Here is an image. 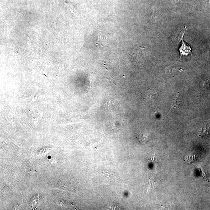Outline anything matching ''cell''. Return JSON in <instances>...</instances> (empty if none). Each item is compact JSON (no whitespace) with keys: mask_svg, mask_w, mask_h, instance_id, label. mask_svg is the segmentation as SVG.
<instances>
[{"mask_svg":"<svg viewBox=\"0 0 210 210\" xmlns=\"http://www.w3.org/2000/svg\"><path fill=\"white\" fill-rule=\"evenodd\" d=\"M99 173L100 175H103L105 178H107L109 180H110L112 182H115L116 181H117L118 178L115 176V175H113L111 172L107 170H100Z\"/></svg>","mask_w":210,"mask_h":210,"instance_id":"1","label":"cell"},{"mask_svg":"<svg viewBox=\"0 0 210 210\" xmlns=\"http://www.w3.org/2000/svg\"><path fill=\"white\" fill-rule=\"evenodd\" d=\"M197 158L195 155L194 154H192V155H188L186 157L184 160L186 162L190 164V163L195 162L197 160Z\"/></svg>","mask_w":210,"mask_h":210,"instance_id":"2","label":"cell"},{"mask_svg":"<svg viewBox=\"0 0 210 210\" xmlns=\"http://www.w3.org/2000/svg\"><path fill=\"white\" fill-rule=\"evenodd\" d=\"M106 40V39H105L104 37H103V36H100L99 37L98 41L97 42L99 43V45H103V43H105Z\"/></svg>","mask_w":210,"mask_h":210,"instance_id":"3","label":"cell"},{"mask_svg":"<svg viewBox=\"0 0 210 210\" xmlns=\"http://www.w3.org/2000/svg\"><path fill=\"white\" fill-rule=\"evenodd\" d=\"M108 103L109 105H106V106H107V107H108L109 109H112V108H113V107H114V104L113 103H112V102H111V103Z\"/></svg>","mask_w":210,"mask_h":210,"instance_id":"4","label":"cell"},{"mask_svg":"<svg viewBox=\"0 0 210 210\" xmlns=\"http://www.w3.org/2000/svg\"><path fill=\"white\" fill-rule=\"evenodd\" d=\"M181 0H173V1L174 2H179V1H180Z\"/></svg>","mask_w":210,"mask_h":210,"instance_id":"5","label":"cell"},{"mask_svg":"<svg viewBox=\"0 0 210 210\" xmlns=\"http://www.w3.org/2000/svg\"><path fill=\"white\" fill-rule=\"evenodd\" d=\"M210 2V0H208V1H207V3H209Z\"/></svg>","mask_w":210,"mask_h":210,"instance_id":"6","label":"cell"}]
</instances>
